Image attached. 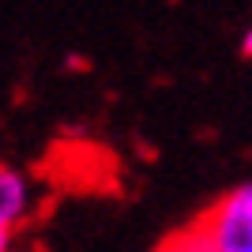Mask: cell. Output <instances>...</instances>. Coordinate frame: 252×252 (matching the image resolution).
<instances>
[{
  "label": "cell",
  "instance_id": "6da1fadb",
  "mask_svg": "<svg viewBox=\"0 0 252 252\" xmlns=\"http://www.w3.org/2000/svg\"><path fill=\"white\" fill-rule=\"evenodd\" d=\"M192 226L207 252H252V181L219 196Z\"/></svg>",
  "mask_w": 252,
  "mask_h": 252
},
{
  "label": "cell",
  "instance_id": "7a4b0ae2",
  "mask_svg": "<svg viewBox=\"0 0 252 252\" xmlns=\"http://www.w3.org/2000/svg\"><path fill=\"white\" fill-rule=\"evenodd\" d=\"M34 211V189H31V177L23 169L0 162V230H15Z\"/></svg>",
  "mask_w": 252,
  "mask_h": 252
},
{
  "label": "cell",
  "instance_id": "3957f363",
  "mask_svg": "<svg viewBox=\"0 0 252 252\" xmlns=\"http://www.w3.org/2000/svg\"><path fill=\"white\" fill-rule=\"evenodd\" d=\"M155 252H192V249H189V245H185V241H181L177 233H173V237H169V241H162V245H158Z\"/></svg>",
  "mask_w": 252,
  "mask_h": 252
},
{
  "label": "cell",
  "instance_id": "277c9868",
  "mask_svg": "<svg viewBox=\"0 0 252 252\" xmlns=\"http://www.w3.org/2000/svg\"><path fill=\"white\" fill-rule=\"evenodd\" d=\"M0 252H15V230H0Z\"/></svg>",
  "mask_w": 252,
  "mask_h": 252
},
{
  "label": "cell",
  "instance_id": "5b68a950",
  "mask_svg": "<svg viewBox=\"0 0 252 252\" xmlns=\"http://www.w3.org/2000/svg\"><path fill=\"white\" fill-rule=\"evenodd\" d=\"M241 57H252V27L241 34Z\"/></svg>",
  "mask_w": 252,
  "mask_h": 252
}]
</instances>
